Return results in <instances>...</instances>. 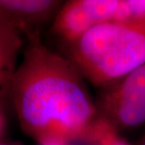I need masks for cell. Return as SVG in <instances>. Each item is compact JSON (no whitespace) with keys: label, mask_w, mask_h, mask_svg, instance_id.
<instances>
[{"label":"cell","mask_w":145,"mask_h":145,"mask_svg":"<svg viewBox=\"0 0 145 145\" xmlns=\"http://www.w3.org/2000/svg\"><path fill=\"white\" fill-rule=\"evenodd\" d=\"M119 5L120 0L70 1L57 12L54 30L71 43L93 27L117 22Z\"/></svg>","instance_id":"3957f363"},{"label":"cell","mask_w":145,"mask_h":145,"mask_svg":"<svg viewBox=\"0 0 145 145\" xmlns=\"http://www.w3.org/2000/svg\"><path fill=\"white\" fill-rule=\"evenodd\" d=\"M1 126H2V119L1 116H0V131H1Z\"/></svg>","instance_id":"9c48e42d"},{"label":"cell","mask_w":145,"mask_h":145,"mask_svg":"<svg viewBox=\"0 0 145 145\" xmlns=\"http://www.w3.org/2000/svg\"><path fill=\"white\" fill-rule=\"evenodd\" d=\"M145 0H120L117 22H144Z\"/></svg>","instance_id":"ba28073f"},{"label":"cell","mask_w":145,"mask_h":145,"mask_svg":"<svg viewBox=\"0 0 145 145\" xmlns=\"http://www.w3.org/2000/svg\"><path fill=\"white\" fill-rule=\"evenodd\" d=\"M140 145H145V140H144V141H143V142H142V143H141Z\"/></svg>","instance_id":"7c38bea8"},{"label":"cell","mask_w":145,"mask_h":145,"mask_svg":"<svg viewBox=\"0 0 145 145\" xmlns=\"http://www.w3.org/2000/svg\"><path fill=\"white\" fill-rule=\"evenodd\" d=\"M87 138L96 141L98 145H129L116 134L112 124L105 119L94 121Z\"/></svg>","instance_id":"52a82bcc"},{"label":"cell","mask_w":145,"mask_h":145,"mask_svg":"<svg viewBox=\"0 0 145 145\" xmlns=\"http://www.w3.org/2000/svg\"><path fill=\"white\" fill-rule=\"evenodd\" d=\"M70 61L96 86L145 64V21L108 22L70 43Z\"/></svg>","instance_id":"7a4b0ae2"},{"label":"cell","mask_w":145,"mask_h":145,"mask_svg":"<svg viewBox=\"0 0 145 145\" xmlns=\"http://www.w3.org/2000/svg\"><path fill=\"white\" fill-rule=\"evenodd\" d=\"M104 108L120 125L132 127L145 123V64L125 75L108 93Z\"/></svg>","instance_id":"277c9868"},{"label":"cell","mask_w":145,"mask_h":145,"mask_svg":"<svg viewBox=\"0 0 145 145\" xmlns=\"http://www.w3.org/2000/svg\"><path fill=\"white\" fill-rule=\"evenodd\" d=\"M0 145H14V144H0Z\"/></svg>","instance_id":"8fae6325"},{"label":"cell","mask_w":145,"mask_h":145,"mask_svg":"<svg viewBox=\"0 0 145 145\" xmlns=\"http://www.w3.org/2000/svg\"><path fill=\"white\" fill-rule=\"evenodd\" d=\"M23 37L0 14V99L10 94L17 57L24 44Z\"/></svg>","instance_id":"8992f818"},{"label":"cell","mask_w":145,"mask_h":145,"mask_svg":"<svg viewBox=\"0 0 145 145\" xmlns=\"http://www.w3.org/2000/svg\"><path fill=\"white\" fill-rule=\"evenodd\" d=\"M59 5L53 0H0V14L28 40L39 35V27Z\"/></svg>","instance_id":"5b68a950"},{"label":"cell","mask_w":145,"mask_h":145,"mask_svg":"<svg viewBox=\"0 0 145 145\" xmlns=\"http://www.w3.org/2000/svg\"><path fill=\"white\" fill-rule=\"evenodd\" d=\"M10 94L22 129L42 145L87 138L96 121L79 72L43 45L39 35L27 40Z\"/></svg>","instance_id":"6da1fadb"},{"label":"cell","mask_w":145,"mask_h":145,"mask_svg":"<svg viewBox=\"0 0 145 145\" xmlns=\"http://www.w3.org/2000/svg\"><path fill=\"white\" fill-rule=\"evenodd\" d=\"M49 145H65V144H49Z\"/></svg>","instance_id":"30bf717a"}]
</instances>
